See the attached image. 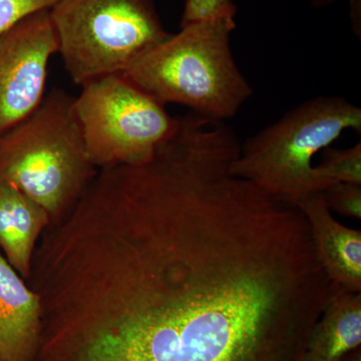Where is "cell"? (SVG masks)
Listing matches in <instances>:
<instances>
[{
	"label": "cell",
	"instance_id": "1",
	"mask_svg": "<svg viewBox=\"0 0 361 361\" xmlns=\"http://www.w3.org/2000/svg\"><path fill=\"white\" fill-rule=\"evenodd\" d=\"M227 123L104 170L52 244L45 361H303L334 284L296 206L234 175Z\"/></svg>",
	"mask_w": 361,
	"mask_h": 361
},
{
	"label": "cell",
	"instance_id": "2",
	"mask_svg": "<svg viewBox=\"0 0 361 361\" xmlns=\"http://www.w3.org/2000/svg\"><path fill=\"white\" fill-rule=\"evenodd\" d=\"M235 16L182 26L122 75L161 104H177L212 120L233 118L253 94L231 49Z\"/></svg>",
	"mask_w": 361,
	"mask_h": 361
},
{
	"label": "cell",
	"instance_id": "3",
	"mask_svg": "<svg viewBox=\"0 0 361 361\" xmlns=\"http://www.w3.org/2000/svg\"><path fill=\"white\" fill-rule=\"evenodd\" d=\"M73 103L65 90H52L37 110L0 135V180L49 216L77 203L94 177Z\"/></svg>",
	"mask_w": 361,
	"mask_h": 361
},
{
	"label": "cell",
	"instance_id": "4",
	"mask_svg": "<svg viewBox=\"0 0 361 361\" xmlns=\"http://www.w3.org/2000/svg\"><path fill=\"white\" fill-rule=\"evenodd\" d=\"M346 130H361L360 109L342 97H315L240 145L232 173L272 198L297 206L319 193L313 157Z\"/></svg>",
	"mask_w": 361,
	"mask_h": 361
},
{
	"label": "cell",
	"instance_id": "5",
	"mask_svg": "<svg viewBox=\"0 0 361 361\" xmlns=\"http://www.w3.org/2000/svg\"><path fill=\"white\" fill-rule=\"evenodd\" d=\"M66 71L75 84L123 75L170 37L154 0H58L49 9Z\"/></svg>",
	"mask_w": 361,
	"mask_h": 361
},
{
	"label": "cell",
	"instance_id": "6",
	"mask_svg": "<svg viewBox=\"0 0 361 361\" xmlns=\"http://www.w3.org/2000/svg\"><path fill=\"white\" fill-rule=\"evenodd\" d=\"M75 97V115L94 166L135 165L175 134L179 118L122 75L96 78Z\"/></svg>",
	"mask_w": 361,
	"mask_h": 361
},
{
	"label": "cell",
	"instance_id": "7",
	"mask_svg": "<svg viewBox=\"0 0 361 361\" xmlns=\"http://www.w3.org/2000/svg\"><path fill=\"white\" fill-rule=\"evenodd\" d=\"M58 52L49 9L26 16L0 37V135L39 108L49 59Z\"/></svg>",
	"mask_w": 361,
	"mask_h": 361
},
{
	"label": "cell",
	"instance_id": "8",
	"mask_svg": "<svg viewBox=\"0 0 361 361\" xmlns=\"http://www.w3.org/2000/svg\"><path fill=\"white\" fill-rule=\"evenodd\" d=\"M310 227L318 262L334 286L361 292V232L334 217L322 193H315L296 206Z\"/></svg>",
	"mask_w": 361,
	"mask_h": 361
},
{
	"label": "cell",
	"instance_id": "9",
	"mask_svg": "<svg viewBox=\"0 0 361 361\" xmlns=\"http://www.w3.org/2000/svg\"><path fill=\"white\" fill-rule=\"evenodd\" d=\"M42 304L0 254V358L33 361L39 346Z\"/></svg>",
	"mask_w": 361,
	"mask_h": 361
},
{
	"label": "cell",
	"instance_id": "10",
	"mask_svg": "<svg viewBox=\"0 0 361 361\" xmlns=\"http://www.w3.org/2000/svg\"><path fill=\"white\" fill-rule=\"evenodd\" d=\"M361 348V292L334 286L311 329L303 361H341Z\"/></svg>",
	"mask_w": 361,
	"mask_h": 361
},
{
	"label": "cell",
	"instance_id": "11",
	"mask_svg": "<svg viewBox=\"0 0 361 361\" xmlns=\"http://www.w3.org/2000/svg\"><path fill=\"white\" fill-rule=\"evenodd\" d=\"M49 213L9 183L0 180V246L9 264L28 276L33 247Z\"/></svg>",
	"mask_w": 361,
	"mask_h": 361
},
{
	"label": "cell",
	"instance_id": "12",
	"mask_svg": "<svg viewBox=\"0 0 361 361\" xmlns=\"http://www.w3.org/2000/svg\"><path fill=\"white\" fill-rule=\"evenodd\" d=\"M319 193L338 183L361 185V144L348 149H324L322 161L313 167Z\"/></svg>",
	"mask_w": 361,
	"mask_h": 361
},
{
	"label": "cell",
	"instance_id": "13",
	"mask_svg": "<svg viewBox=\"0 0 361 361\" xmlns=\"http://www.w3.org/2000/svg\"><path fill=\"white\" fill-rule=\"evenodd\" d=\"M322 195L331 212L361 219V185L338 183L323 191Z\"/></svg>",
	"mask_w": 361,
	"mask_h": 361
},
{
	"label": "cell",
	"instance_id": "14",
	"mask_svg": "<svg viewBox=\"0 0 361 361\" xmlns=\"http://www.w3.org/2000/svg\"><path fill=\"white\" fill-rule=\"evenodd\" d=\"M58 0H0V37L26 16L51 9Z\"/></svg>",
	"mask_w": 361,
	"mask_h": 361
},
{
	"label": "cell",
	"instance_id": "15",
	"mask_svg": "<svg viewBox=\"0 0 361 361\" xmlns=\"http://www.w3.org/2000/svg\"><path fill=\"white\" fill-rule=\"evenodd\" d=\"M236 13L232 0H186L180 27L224 14L235 16Z\"/></svg>",
	"mask_w": 361,
	"mask_h": 361
},
{
	"label": "cell",
	"instance_id": "16",
	"mask_svg": "<svg viewBox=\"0 0 361 361\" xmlns=\"http://www.w3.org/2000/svg\"><path fill=\"white\" fill-rule=\"evenodd\" d=\"M341 361H361V348L355 349L353 353H348Z\"/></svg>",
	"mask_w": 361,
	"mask_h": 361
},
{
	"label": "cell",
	"instance_id": "17",
	"mask_svg": "<svg viewBox=\"0 0 361 361\" xmlns=\"http://www.w3.org/2000/svg\"><path fill=\"white\" fill-rule=\"evenodd\" d=\"M0 361H2V360H1V358H0Z\"/></svg>",
	"mask_w": 361,
	"mask_h": 361
}]
</instances>
